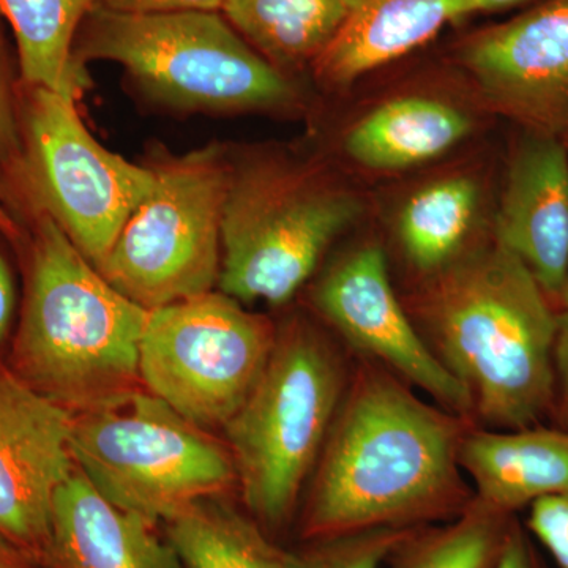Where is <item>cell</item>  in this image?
Masks as SVG:
<instances>
[{
  "label": "cell",
  "instance_id": "cell-1",
  "mask_svg": "<svg viewBox=\"0 0 568 568\" xmlns=\"http://www.w3.org/2000/svg\"><path fill=\"white\" fill-rule=\"evenodd\" d=\"M469 426L362 358L312 474L305 540L457 517L474 499L459 465Z\"/></svg>",
  "mask_w": 568,
  "mask_h": 568
},
{
  "label": "cell",
  "instance_id": "cell-2",
  "mask_svg": "<svg viewBox=\"0 0 568 568\" xmlns=\"http://www.w3.org/2000/svg\"><path fill=\"white\" fill-rule=\"evenodd\" d=\"M418 310L428 345L469 392L474 420L528 428L555 405L559 315L496 239L429 276Z\"/></svg>",
  "mask_w": 568,
  "mask_h": 568
},
{
  "label": "cell",
  "instance_id": "cell-3",
  "mask_svg": "<svg viewBox=\"0 0 568 568\" xmlns=\"http://www.w3.org/2000/svg\"><path fill=\"white\" fill-rule=\"evenodd\" d=\"M21 211L31 241L11 372L71 414L138 390L151 312L112 287L48 213Z\"/></svg>",
  "mask_w": 568,
  "mask_h": 568
},
{
  "label": "cell",
  "instance_id": "cell-4",
  "mask_svg": "<svg viewBox=\"0 0 568 568\" xmlns=\"http://www.w3.org/2000/svg\"><path fill=\"white\" fill-rule=\"evenodd\" d=\"M353 369L304 320L276 328L263 375L223 426L250 515L280 528L297 508L342 406Z\"/></svg>",
  "mask_w": 568,
  "mask_h": 568
},
{
  "label": "cell",
  "instance_id": "cell-5",
  "mask_svg": "<svg viewBox=\"0 0 568 568\" xmlns=\"http://www.w3.org/2000/svg\"><path fill=\"white\" fill-rule=\"evenodd\" d=\"M73 59L119 63L152 99L185 111L287 110V74L253 50L222 13L130 14L95 6L74 37Z\"/></svg>",
  "mask_w": 568,
  "mask_h": 568
},
{
  "label": "cell",
  "instance_id": "cell-6",
  "mask_svg": "<svg viewBox=\"0 0 568 568\" xmlns=\"http://www.w3.org/2000/svg\"><path fill=\"white\" fill-rule=\"evenodd\" d=\"M361 211L353 192L315 166L276 159L233 166L220 290L239 302L283 305Z\"/></svg>",
  "mask_w": 568,
  "mask_h": 568
},
{
  "label": "cell",
  "instance_id": "cell-7",
  "mask_svg": "<svg viewBox=\"0 0 568 568\" xmlns=\"http://www.w3.org/2000/svg\"><path fill=\"white\" fill-rule=\"evenodd\" d=\"M70 450L104 499L151 525L237 484L226 444L144 387L73 414Z\"/></svg>",
  "mask_w": 568,
  "mask_h": 568
},
{
  "label": "cell",
  "instance_id": "cell-8",
  "mask_svg": "<svg viewBox=\"0 0 568 568\" xmlns=\"http://www.w3.org/2000/svg\"><path fill=\"white\" fill-rule=\"evenodd\" d=\"M155 186L125 223L100 274L153 312L211 293L222 271L231 166L216 145L151 164Z\"/></svg>",
  "mask_w": 568,
  "mask_h": 568
},
{
  "label": "cell",
  "instance_id": "cell-9",
  "mask_svg": "<svg viewBox=\"0 0 568 568\" xmlns=\"http://www.w3.org/2000/svg\"><path fill=\"white\" fill-rule=\"evenodd\" d=\"M22 171L10 190L18 207L48 213L97 268L132 213L155 186L151 166L103 148L77 100L22 85Z\"/></svg>",
  "mask_w": 568,
  "mask_h": 568
},
{
  "label": "cell",
  "instance_id": "cell-10",
  "mask_svg": "<svg viewBox=\"0 0 568 568\" xmlns=\"http://www.w3.org/2000/svg\"><path fill=\"white\" fill-rule=\"evenodd\" d=\"M276 339L267 317L211 293L149 313L140 346L141 386L201 426H223L263 375Z\"/></svg>",
  "mask_w": 568,
  "mask_h": 568
},
{
  "label": "cell",
  "instance_id": "cell-11",
  "mask_svg": "<svg viewBox=\"0 0 568 568\" xmlns=\"http://www.w3.org/2000/svg\"><path fill=\"white\" fill-rule=\"evenodd\" d=\"M313 302L362 358L420 388L437 406L474 420L469 392L418 334L396 297L379 245H361L336 260L317 282Z\"/></svg>",
  "mask_w": 568,
  "mask_h": 568
},
{
  "label": "cell",
  "instance_id": "cell-12",
  "mask_svg": "<svg viewBox=\"0 0 568 568\" xmlns=\"http://www.w3.org/2000/svg\"><path fill=\"white\" fill-rule=\"evenodd\" d=\"M457 61L493 110L534 134H568V0L469 33Z\"/></svg>",
  "mask_w": 568,
  "mask_h": 568
},
{
  "label": "cell",
  "instance_id": "cell-13",
  "mask_svg": "<svg viewBox=\"0 0 568 568\" xmlns=\"http://www.w3.org/2000/svg\"><path fill=\"white\" fill-rule=\"evenodd\" d=\"M73 414L0 368V537L47 551L55 493L74 473Z\"/></svg>",
  "mask_w": 568,
  "mask_h": 568
},
{
  "label": "cell",
  "instance_id": "cell-14",
  "mask_svg": "<svg viewBox=\"0 0 568 568\" xmlns=\"http://www.w3.org/2000/svg\"><path fill=\"white\" fill-rule=\"evenodd\" d=\"M495 239L515 254L548 297H560L568 265V149L530 133L508 168Z\"/></svg>",
  "mask_w": 568,
  "mask_h": 568
},
{
  "label": "cell",
  "instance_id": "cell-15",
  "mask_svg": "<svg viewBox=\"0 0 568 568\" xmlns=\"http://www.w3.org/2000/svg\"><path fill=\"white\" fill-rule=\"evenodd\" d=\"M153 525L104 499L80 470L52 503L47 551L54 568H183Z\"/></svg>",
  "mask_w": 568,
  "mask_h": 568
},
{
  "label": "cell",
  "instance_id": "cell-16",
  "mask_svg": "<svg viewBox=\"0 0 568 568\" xmlns=\"http://www.w3.org/2000/svg\"><path fill=\"white\" fill-rule=\"evenodd\" d=\"M459 465L474 499L514 515L545 497L568 495V429L473 425L463 436Z\"/></svg>",
  "mask_w": 568,
  "mask_h": 568
},
{
  "label": "cell",
  "instance_id": "cell-17",
  "mask_svg": "<svg viewBox=\"0 0 568 568\" xmlns=\"http://www.w3.org/2000/svg\"><path fill=\"white\" fill-rule=\"evenodd\" d=\"M467 6L469 0H357L313 70L324 84L345 88L469 17Z\"/></svg>",
  "mask_w": 568,
  "mask_h": 568
},
{
  "label": "cell",
  "instance_id": "cell-18",
  "mask_svg": "<svg viewBox=\"0 0 568 568\" xmlns=\"http://www.w3.org/2000/svg\"><path fill=\"white\" fill-rule=\"evenodd\" d=\"M473 130L465 112L426 97H403L377 106L346 134L347 155L376 171L407 170L459 144Z\"/></svg>",
  "mask_w": 568,
  "mask_h": 568
},
{
  "label": "cell",
  "instance_id": "cell-19",
  "mask_svg": "<svg viewBox=\"0 0 568 568\" xmlns=\"http://www.w3.org/2000/svg\"><path fill=\"white\" fill-rule=\"evenodd\" d=\"M357 0H227L226 21L284 74L315 65Z\"/></svg>",
  "mask_w": 568,
  "mask_h": 568
},
{
  "label": "cell",
  "instance_id": "cell-20",
  "mask_svg": "<svg viewBox=\"0 0 568 568\" xmlns=\"http://www.w3.org/2000/svg\"><path fill=\"white\" fill-rule=\"evenodd\" d=\"M99 0H0L13 33L22 85L47 88L77 100L84 67L73 59L74 37Z\"/></svg>",
  "mask_w": 568,
  "mask_h": 568
},
{
  "label": "cell",
  "instance_id": "cell-21",
  "mask_svg": "<svg viewBox=\"0 0 568 568\" xmlns=\"http://www.w3.org/2000/svg\"><path fill=\"white\" fill-rule=\"evenodd\" d=\"M166 525L168 541L183 568H290L287 551L223 496L190 504Z\"/></svg>",
  "mask_w": 568,
  "mask_h": 568
},
{
  "label": "cell",
  "instance_id": "cell-22",
  "mask_svg": "<svg viewBox=\"0 0 568 568\" xmlns=\"http://www.w3.org/2000/svg\"><path fill=\"white\" fill-rule=\"evenodd\" d=\"M478 207V186L469 178L429 183L407 201L398 219V239L409 264L435 275L466 252Z\"/></svg>",
  "mask_w": 568,
  "mask_h": 568
},
{
  "label": "cell",
  "instance_id": "cell-23",
  "mask_svg": "<svg viewBox=\"0 0 568 568\" xmlns=\"http://www.w3.org/2000/svg\"><path fill=\"white\" fill-rule=\"evenodd\" d=\"M515 521L473 499L443 525L414 529L383 568H495Z\"/></svg>",
  "mask_w": 568,
  "mask_h": 568
},
{
  "label": "cell",
  "instance_id": "cell-24",
  "mask_svg": "<svg viewBox=\"0 0 568 568\" xmlns=\"http://www.w3.org/2000/svg\"><path fill=\"white\" fill-rule=\"evenodd\" d=\"M414 529H368L308 540L310 544L305 548L287 551V566L290 568H383L390 552Z\"/></svg>",
  "mask_w": 568,
  "mask_h": 568
},
{
  "label": "cell",
  "instance_id": "cell-25",
  "mask_svg": "<svg viewBox=\"0 0 568 568\" xmlns=\"http://www.w3.org/2000/svg\"><path fill=\"white\" fill-rule=\"evenodd\" d=\"M0 13V171L9 189L20 182L22 171V80L17 47L7 36Z\"/></svg>",
  "mask_w": 568,
  "mask_h": 568
},
{
  "label": "cell",
  "instance_id": "cell-26",
  "mask_svg": "<svg viewBox=\"0 0 568 568\" xmlns=\"http://www.w3.org/2000/svg\"><path fill=\"white\" fill-rule=\"evenodd\" d=\"M526 530L559 568H568V495L545 497L529 507Z\"/></svg>",
  "mask_w": 568,
  "mask_h": 568
},
{
  "label": "cell",
  "instance_id": "cell-27",
  "mask_svg": "<svg viewBox=\"0 0 568 568\" xmlns=\"http://www.w3.org/2000/svg\"><path fill=\"white\" fill-rule=\"evenodd\" d=\"M227 0H99L103 9L130 14L186 13L209 11L222 13Z\"/></svg>",
  "mask_w": 568,
  "mask_h": 568
},
{
  "label": "cell",
  "instance_id": "cell-28",
  "mask_svg": "<svg viewBox=\"0 0 568 568\" xmlns=\"http://www.w3.org/2000/svg\"><path fill=\"white\" fill-rule=\"evenodd\" d=\"M556 399L568 429V312L559 313L558 335L555 346Z\"/></svg>",
  "mask_w": 568,
  "mask_h": 568
},
{
  "label": "cell",
  "instance_id": "cell-29",
  "mask_svg": "<svg viewBox=\"0 0 568 568\" xmlns=\"http://www.w3.org/2000/svg\"><path fill=\"white\" fill-rule=\"evenodd\" d=\"M495 568H541L530 544L529 534L517 521L511 526L506 547Z\"/></svg>",
  "mask_w": 568,
  "mask_h": 568
},
{
  "label": "cell",
  "instance_id": "cell-30",
  "mask_svg": "<svg viewBox=\"0 0 568 568\" xmlns=\"http://www.w3.org/2000/svg\"><path fill=\"white\" fill-rule=\"evenodd\" d=\"M14 308H17V291H14L13 275L6 257L0 253V343L9 335Z\"/></svg>",
  "mask_w": 568,
  "mask_h": 568
},
{
  "label": "cell",
  "instance_id": "cell-31",
  "mask_svg": "<svg viewBox=\"0 0 568 568\" xmlns=\"http://www.w3.org/2000/svg\"><path fill=\"white\" fill-rule=\"evenodd\" d=\"M529 2V0H469L467 6V13H495V11L514 9V7L521 6V3Z\"/></svg>",
  "mask_w": 568,
  "mask_h": 568
},
{
  "label": "cell",
  "instance_id": "cell-32",
  "mask_svg": "<svg viewBox=\"0 0 568 568\" xmlns=\"http://www.w3.org/2000/svg\"><path fill=\"white\" fill-rule=\"evenodd\" d=\"M0 568H29L24 552L0 537Z\"/></svg>",
  "mask_w": 568,
  "mask_h": 568
},
{
  "label": "cell",
  "instance_id": "cell-33",
  "mask_svg": "<svg viewBox=\"0 0 568 568\" xmlns=\"http://www.w3.org/2000/svg\"><path fill=\"white\" fill-rule=\"evenodd\" d=\"M0 235L17 244L22 239L21 224L11 215L9 209L0 203Z\"/></svg>",
  "mask_w": 568,
  "mask_h": 568
},
{
  "label": "cell",
  "instance_id": "cell-34",
  "mask_svg": "<svg viewBox=\"0 0 568 568\" xmlns=\"http://www.w3.org/2000/svg\"><path fill=\"white\" fill-rule=\"evenodd\" d=\"M560 302H562L564 310L568 312V265L566 272V280H564L562 291H560Z\"/></svg>",
  "mask_w": 568,
  "mask_h": 568
},
{
  "label": "cell",
  "instance_id": "cell-35",
  "mask_svg": "<svg viewBox=\"0 0 568 568\" xmlns=\"http://www.w3.org/2000/svg\"><path fill=\"white\" fill-rule=\"evenodd\" d=\"M567 149H568V141L566 142Z\"/></svg>",
  "mask_w": 568,
  "mask_h": 568
}]
</instances>
